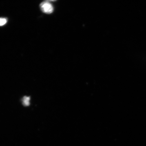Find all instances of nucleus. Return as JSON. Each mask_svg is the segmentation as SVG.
Here are the masks:
<instances>
[{"label":"nucleus","instance_id":"f257e3e1","mask_svg":"<svg viewBox=\"0 0 146 146\" xmlns=\"http://www.w3.org/2000/svg\"><path fill=\"white\" fill-rule=\"evenodd\" d=\"M40 7L41 10L45 13L49 14L53 12V7L48 2L45 1L42 3L40 5Z\"/></svg>","mask_w":146,"mask_h":146},{"label":"nucleus","instance_id":"f03ea898","mask_svg":"<svg viewBox=\"0 0 146 146\" xmlns=\"http://www.w3.org/2000/svg\"><path fill=\"white\" fill-rule=\"evenodd\" d=\"M30 98L29 97H24L22 100L23 105L25 106H28L30 105Z\"/></svg>","mask_w":146,"mask_h":146},{"label":"nucleus","instance_id":"7ed1b4c3","mask_svg":"<svg viewBox=\"0 0 146 146\" xmlns=\"http://www.w3.org/2000/svg\"><path fill=\"white\" fill-rule=\"evenodd\" d=\"M7 23V20L5 18H0V26H3Z\"/></svg>","mask_w":146,"mask_h":146}]
</instances>
